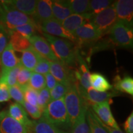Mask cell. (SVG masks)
Listing matches in <instances>:
<instances>
[{
  "label": "cell",
  "mask_w": 133,
  "mask_h": 133,
  "mask_svg": "<svg viewBox=\"0 0 133 133\" xmlns=\"http://www.w3.org/2000/svg\"><path fill=\"white\" fill-rule=\"evenodd\" d=\"M42 34L48 41L53 52L59 61L69 66L76 64L78 49L74 43L69 39L56 37L45 33Z\"/></svg>",
  "instance_id": "obj_1"
},
{
  "label": "cell",
  "mask_w": 133,
  "mask_h": 133,
  "mask_svg": "<svg viewBox=\"0 0 133 133\" xmlns=\"http://www.w3.org/2000/svg\"><path fill=\"white\" fill-rule=\"evenodd\" d=\"M42 116L57 128L62 130L71 128L64 98L50 101L43 111Z\"/></svg>",
  "instance_id": "obj_2"
},
{
  "label": "cell",
  "mask_w": 133,
  "mask_h": 133,
  "mask_svg": "<svg viewBox=\"0 0 133 133\" xmlns=\"http://www.w3.org/2000/svg\"><path fill=\"white\" fill-rule=\"evenodd\" d=\"M64 100L71 126L72 127L79 118L81 114L88 109V104L79 92L78 83L69 88Z\"/></svg>",
  "instance_id": "obj_3"
},
{
  "label": "cell",
  "mask_w": 133,
  "mask_h": 133,
  "mask_svg": "<svg viewBox=\"0 0 133 133\" xmlns=\"http://www.w3.org/2000/svg\"><path fill=\"white\" fill-rule=\"evenodd\" d=\"M1 1L4 11L0 19V28L6 31L8 34L9 31L13 30L17 26L27 24L33 20L31 16L19 12L4 4L2 1Z\"/></svg>",
  "instance_id": "obj_4"
},
{
  "label": "cell",
  "mask_w": 133,
  "mask_h": 133,
  "mask_svg": "<svg viewBox=\"0 0 133 133\" xmlns=\"http://www.w3.org/2000/svg\"><path fill=\"white\" fill-rule=\"evenodd\" d=\"M108 33L111 41L116 46L124 48L132 47V27L119 21H116Z\"/></svg>",
  "instance_id": "obj_5"
},
{
  "label": "cell",
  "mask_w": 133,
  "mask_h": 133,
  "mask_svg": "<svg viewBox=\"0 0 133 133\" xmlns=\"http://www.w3.org/2000/svg\"><path fill=\"white\" fill-rule=\"evenodd\" d=\"M49 72L58 83L67 87H70L71 85L78 83L75 71H73L69 66L59 60L51 62Z\"/></svg>",
  "instance_id": "obj_6"
},
{
  "label": "cell",
  "mask_w": 133,
  "mask_h": 133,
  "mask_svg": "<svg viewBox=\"0 0 133 133\" xmlns=\"http://www.w3.org/2000/svg\"><path fill=\"white\" fill-rule=\"evenodd\" d=\"M116 21L117 17L113 3L107 9L94 15L91 22L97 28L103 36L109 32L110 30L114 26Z\"/></svg>",
  "instance_id": "obj_7"
},
{
  "label": "cell",
  "mask_w": 133,
  "mask_h": 133,
  "mask_svg": "<svg viewBox=\"0 0 133 133\" xmlns=\"http://www.w3.org/2000/svg\"><path fill=\"white\" fill-rule=\"evenodd\" d=\"M76 43L79 44H88L97 41L102 35L91 22H88L78 28L73 33Z\"/></svg>",
  "instance_id": "obj_8"
},
{
  "label": "cell",
  "mask_w": 133,
  "mask_h": 133,
  "mask_svg": "<svg viewBox=\"0 0 133 133\" xmlns=\"http://www.w3.org/2000/svg\"><path fill=\"white\" fill-rule=\"evenodd\" d=\"M39 28L42 33H47L54 36H59L62 38L69 39L73 43H76V38L73 34H71L63 27L61 23L52 19L43 22L39 24Z\"/></svg>",
  "instance_id": "obj_9"
},
{
  "label": "cell",
  "mask_w": 133,
  "mask_h": 133,
  "mask_svg": "<svg viewBox=\"0 0 133 133\" xmlns=\"http://www.w3.org/2000/svg\"><path fill=\"white\" fill-rule=\"evenodd\" d=\"M78 89L81 96L86 104L91 105L110 101L112 97L119 96L120 94V93L116 91L99 92V91L93 89L92 88L86 91L79 87L78 83Z\"/></svg>",
  "instance_id": "obj_10"
},
{
  "label": "cell",
  "mask_w": 133,
  "mask_h": 133,
  "mask_svg": "<svg viewBox=\"0 0 133 133\" xmlns=\"http://www.w3.org/2000/svg\"><path fill=\"white\" fill-rule=\"evenodd\" d=\"M117 21L132 27L133 1L132 0H118L114 1Z\"/></svg>",
  "instance_id": "obj_11"
},
{
  "label": "cell",
  "mask_w": 133,
  "mask_h": 133,
  "mask_svg": "<svg viewBox=\"0 0 133 133\" xmlns=\"http://www.w3.org/2000/svg\"><path fill=\"white\" fill-rule=\"evenodd\" d=\"M91 105L92 111L103 123L112 128L119 129L118 124L111 112L109 101L94 104Z\"/></svg>",
  "instance_id": "obj_12"
},
{
  "label": "cell",
  "mask_w": 133,
  "mask_h": 133,
  "mask_svg": "<svg viewBox=\"0 0 133 133\" xmlns=\"http://www.w3.org/2000/svg\"><path fill=\"white\" fill-rule=\"evenodd\" d=\"M29 39L32 48L41 57L45 58L50 62L58 61L45 38L35 35L30 38Z\"/></svg>",
  "instance_id": "obj_13"
},
{
  "label": "cell",
  "mask_w": 133,
  "mask_h": 133,
  "mask_svg": "<svg viewBox=\"0 0 133 133\" xmlns=\"http://www.w3.org/2000/svg\"><path fill=\"white\" fill-rule=\"evenodd\" d=\"M0 133H29V129L3 110L0 113Z\"/></svg>",
  "instance_id": "obj_14"
},
{
  "label": "cell",
  "mask_w": 133,
  "mask_h": 133,
  "mask_svg": "<svg viewBox=\"0 0 133 133\" xmlns=\"http://www.w3.org/2000/svg\"><path fill=\"white\" fill-rule=\"evenodd\" d=\"M94 15L90 13L83 14H73L68 17L61 23L63 27L71 34L74 33L78 28L88 22H91Z\"/></svg>",
  "instance_id": "obj_15"
},
{
  "label": "cell",
  "mask_w": 133,
  "mask_h": 133,
  "mask_svg": "<svg viewBox=\"0 0 133 133\" xmlns=\"http://www.w3.org/2000/svg\"><path fill=\"white\" fill-rule=\"evenodd\" d=\"M2 2L9 7L29 16H33L35 14L36 0H7Z\"/></svg>",
  "instance_id": "obj_16"
},
{
  "label": "cell",
  "mask_w": 133,
  "mask_h": 133,
  "mask_svg": "<svg viewBox=\"0 0 133 133\" xmlns=\"http://www.w3.org/2000/svg\"><path fill=\"white\" fill-rule=\"evenodd\" d=\"M33 19L38 24H39L44 21L54 19L51 9V1H37L35 14L33 16Z\"/></svg>",
  "instance_id": "obj_17"
},
{
  "label": "cell",
  "mask_w": 133,
  "mask_h": 133,
  "mask_svg": "<svg viewBox=\"0 0 133 133\" xmlns=\"http://www.w3.org/2000/svg\"><path fill=\"white\" fill-rule=\"evenodd\" d=\"M20 64V60L15 54L14 50L9 43L0 56L1 71H6L12 69Z\"/></svg>",
  "instance_id": "obj_18"
},
{
  "label": "cell",
  "mask_w": 133,
  "mask_h": 133,
  "mask_svg": "<svg viewBox=\"0 0 133 133\" xmlns=\"http://www.w3.org/2000/svg\"><path fill=\"white\" fill-rule=\"evenodd\" d=\"M8 114L15 120L22 124L28 129L32 125V121H31L27 116L25 110L22 105L17 102L12 103L9 105Z\"/></svg>",
  "instance_id": "obj_19"
},
{
  "label": "cell",
  "mask_w": 133,
  "mask_h": 133,
  "mask_svg": "<svg viewBox=\"0 0 133 133\" xmlns=\"http://www.w3.org/2000/svg\"><path fill=\"white\" fill-rule=\"evenodd\" d=\"M51 9L54 19L60 23L73 14L69 1H51Z\"/></svg>",
  "instance_id": "obj_20"
},
{
  "label": "cell",
  "mask_w": 133,
  "mask_h": 133,
  "mask_svg": "<svg viewBox=\"0 0 133 133\" xmlns=\"http://www.w3.org/2000/svg\"><path fill=\"white\" fill-rule=\"evenodd\" d=\"M41 57L40 55L31 46L22 52L20 63L25 69L33 71Z\"/></svg>",
  "instance_id": "obj_21"
},
{
  "label": "cell",
  "mask_w": 133,
  "mask_h": 133,
  "mask_svg": "<svg viewBox=\"0 0 133 133\" xmlns=\"http://www.w3.org/2000/svg\"><path fill=\"white\" fill-rule=\"evenodd\" d=\"M9 36L10 39L9 43L11 44L14 51L23 52L25 50L29 49L31 46L29 39L16 31H9Z\"/></svg>",
  "instance_id": "obj_22"
},
{
  "label": "cell",
  "mask_w": 133,
  "mask_h": 133,
  "mask_svg": "<svg viewBox=\"0 0 133 133\" xmlns=\"http://www.w3.org/2000/svg\"><path fill=\"white\" fill-rule=\"evenodd\" d=\"M89 81L91 87L99 92H106L112 88V84L107 78L99 73H92L90 74Z\"/></svg>",
  "instance_id": "obj_23"
},
{
  "label": "cell",
  "mask_w": 133,
  "mask_h": 133,
  "mask_svg": "<svg viewBox=\"0 0 133 133\" xmlns=\"http://www.w3.org/2000/svg\"><path fill=\"white\" fill-rule=\"evenodd\" d=\"M114 88L116 91L127 93L129 95H133V79L131 76H124L121 78L117 75L115 77Z\"/></svg>",
  "instance_id": "obj_24"
},
{
  "label": "cell",
  "mask_w": 133,
  "mask_h": 133,
  "mask_svg": "<svg viewBox=\"0 0 133 133\" xmlns=\"http://www.w3.org/2000/svg\"><path fill=\"white\" fill-rule=\"evenodd\" d=\"M22 67V66L20 63L12 69L0 71V83H5L8 87L16 85L17 84V76Z\"/></svg>",
  "instance_id": "obj_25"
},
{
  "label": "cell",
  "mask_w": 133,
  "mask_h": 133,
  "mask_svg": "<svg viewBox=\"0 0 133 133\" xmlns=\"http://www.w3.org/2000/svg\"><path fill=\"white\" fill-rule=\"evenodd\" d=\"M31 129L33 133H56V127L43 116L37 121H32Z\"/></svg>",
  "instance_id": "obj_26"
},
{
  "label": "cell",
  "mask_w": 133,
  "mask_h": 133,
  "mask_svg": "<svg viewBox=\"0 0 133 133\" xmlns=\"http://www.w3.org/2000/svg\"><path fill=\"white\" fill-rule=\"evenodd\" d=\"M86 120L91 133H108L101 124L100 119L90 108L88 109L86 112Z\"/></svg>",
  "instance_id": "obj_27"
},
{
  "label": "cell",
  "mask_w": 133,
  "mask_h": 133,
  "mask_svg": "<svg viewBox=\"0 0 133 133\" xmlns=\"http://www.w3.org/2000/svg\"><path fill=\"white\" fill-rule=\"evenodd\" d=\"M12 31H16V32L20 33L21 35L28 38V39H29L33 35H35L36 32L37 31L41 33L39 24H38L34 20L27 24L17 26Z\"/></svg>",
  "instance_id": "obj_28"
},
{
  "label": "cell",
  "mask_w": 133,
  "mask_h": 133,
  "mask_svg": "<svg viewBox=\"0 0 133 133\" xmlns=\"http://www.w3.org/2000/svg\"><path fill=\"white\" fill-rule=\"evenodd\" d=\"M69 4L73 14H83L89 12L88 0H70L69 1Z\"/></svg>",
  "instance_id": "obj_29"
},
{
  "label": "cell",
  "mask_w": 133,
  "mask_h": 133,
  "mask_svg": "<svg viewBox=\"0 0 133 133\" xmlns=\"http://www.w3.org/2000/svg\"><path fill=\"white\" fill-rule=\"evenodd\" d=\"M114 2L109 0H92L89 1V12L92 15H96L101 12L103 10L110 6Z\"/></svg>",
  "instance_id": "obj_30"
},
{
  "label": "cell",
  "mask_w": 133,
  "mask_h": 133,
  "mask_svg": "<svg viewBox=\"0 0 133 133\" xmlns=\"http://www.w3.org/2000/svg\"><path fill=\"white\" fill-rule=\"evenodd\" d=\"M87 110L81 114L79 118L71 127V133H91L89 125L86 121Z\"/></svg>",
  "instance_id": "obj_31"
},
{
  "label": "cell",
  "mask_w": 133,
  "mask_h": 133,
  "mask_svg": "<svg viewBox=\"0 0 133 133\" xmlns=\"http://www.w3.org/2000/svg\"><path fill=\"white\" fill-rule=\"evenodd\" d=\"M29 86L36 91L44 89L46 86L45 78L43 75L33 72L29 82Z\"/></svg>",
  "instance_id": "obj_32"
},
{
  "label": "cell",
  "mask_w": 133,
  "mask_h": 133,
  "mask_svg": "<svg viewBox=\"0 0 133 133\" xmlns=\"http://www.w3.org/2000/svg\"><path fill=\"white\" fill-rule=\"evenodd\" d=\"M24 92V101L29 104L34 106H37V99L38 91L26 85L24 87H21Z\"/></svg>",
  "instance_id": "obj_33"
},
{
  "label": "cell",
  "mask_w": 133,
  "mask_h": 133,
  "mask_svg": "<svg viewBox=\"0 0 133 133\" xmlns=\"http://www.w3.org/2000/svg\"><path fill=\"white\" fill-rule=\"evenodd\" d=\"M50 101H51L50 92L49 90H48L47 88H44V89H41L38 92L37 104L38 108L40 109L41 112H43Z\"/></svg>",
  "instance_id": "obj_34"
},
{
  "label": "cell",
  "mask_w": 133,
  "mask_h": 133,
  "mask_svg": "<svg viewBox=\"0 0 133 133\" xmlns=\"http://www.w3.org/2000/svg\"><path fill=\"white\" fill-rule=\"evenodd\" d=\"M69 88L70 87H67L64 84L57 83L55 87L49 91L51 101H55V100L64 98L69 90Z\"/></svg>",
  "instance_id": "obj_35"
},
{
  "label": "cell",
  "mask_w": 133,
  "mask_h": 133,
  "mask_svg": "<svg viewBox=\"0 0 133 133\" xmlns=\"http://www.w3.org/2000/svg\"><path fill=\"white\" fill-rule=\"evenodd\" d=\"M33 71L25 69L22 66L17 76V84L21 87L29 85V82Z\"/></svg>",
  "instance_id": "obj_36"
},
{
  "label": "cell",
  "mask_w": 133,
  "mask_h": 133,
  "mask_svg": "<svg viewBox=\"0 0 133 133\" xmlns=\"http://www.w3.org/2000/svg\"><path fill=\"white\" fill-rule=\"evenodd\" d=\"M9 92L11 98H12L17 103L22 105L25 102L24 95L22 89L18 84L9 87Z\"/></svg>",
  "instance_id": "obj_37"
},
{
  "label": "cell",
  "mask_w": 133,
  "mask_h": 133,
  "mask_svg": "<svg viewBox=\"0 0 133 133\" xmlns=\"http://www.w3.org/2000/svg\"><path fill=\"white\" fill-rule=\"evenodd\" d=\"M50 65H51L50 61L45 58L41 57L33 71L35 73L43 75H46L49 73Z\"/></svg>",
  "instance_id": "obj_38"
},
{
  "label": "cell",
  "mask_w": 133,
  "mask_h": 133,
  "mask_svg": "<svg viewBox=\"0 0 133 133\" xmlns=\"http://www.w3.org/2000/svg\"><path fill=\"white\" fill-rule=\"evenodd\" d=\"M23 107L27 112L31 118L35 119H39L42 116V114L40 109L37 106H34L29 104L26 102H25L22 104Z\"/></svg>",
  "instance_id": "obj_39"
},
{
  "label": "cell",
  "mask_w": 133,
  "mask_h": 133,
  "mask_svg": "<svg viewBox=\"0 0 133 133\" xmlns=\"http://www.w3.org/2000/svg\"><path fill=\"white\" fill-rule=\"evenodd\" d=\"M11 99L9 87L4 83H0V102H7Z\"/></svg>",
  "instance_id": "obj_40"
},
{
  "label": "cell",
  "mask_w": 133,
  "mask_h": 133,
  "mask_svg": "<svg viewBox=\"0 0 133 133\" xmlns=\"http://www.w3.org/2000/svg\"><path fill=\"white\" fill-rule=\"evenodd\" d=\"M9 38V34L3 29L0 28V56L8 45Z\"/></svg>",
  "instance_id": "obj_41"
},
{
  "label": "cell",
  "mask_w": 133,
  "mask_h": 133,
  "mask_svg": "<svg viewBox=\"0 0 133 133\" xmlns=\"http://www.w3.org/2000/svg\"><path fill=\"white\" fill-rule=\"evenodd\" d=\"M45 78V82L46 88L48 90H51L55 87V86L57 84V81L54 78V77L50 73L46 74L44 75Z\"/></svg>",
  "instance_id": "obj_42"
},
{
  "label": "cell",
  "mask_w": 133,
  "mask_h": 133,
  "mask_svg": "<svg viewBox=\"0 0 133 133\" xmlns=\"http://www.w3.org/2000/svg\"><path fill=\"white\" fill-rule=\"evenodd\" d=\"M124 128L126 133H133V112L131 113L124 122Z\"/></svg>",
  "instance_id": "obj_43"
},
{
  "label": "cell",
  "mask_w": 133,
  "mask_h": 133,
  "mask_svg": "<svg viewBox=\"0 0 133 133\" xmlns=\"http://www.w3.org/2000/svg\"><path fill=\"white\" fill-rule=\"evenodd\" d=\"M100 121H101V123L102 124V126L104 128V129L107 131V132L108 133H124L123 131H121L120 129L112 128H110L109 127V126L104 124L101 120H100Z\"/></svg>",
  "instance_id": "obj_44"
},
{
  "label": "cell",
  "mask_w": 133,
  "mask_h": 133,
  "mask_svg": "<svg viewBox=\"0 0 133 133\" xmlns=\"http://www.w3.org/2000/svg\"><path fill=\"white\" fill-rule=\"evenodd\" d=\"M3 11H4V9H3V6L1 3V1H0V19H1V16H2Z\"/></svg>",
  "instance_id": "obj_45"
},
{
  "label": "cell",
  "mask_w": 133,
  "mask_h": 133,
  "mask_svg": "<svg viewBox=\"0 0 133 133\" xmlns=\"http://www.w3.org/2000/svg\"><path fill=\"white\" fill-rule=\"evenodd\" d=\"M56 133H69V132H66V131H65L64 130H62V129H59L56 127Z\"/></svg>",
  "instance_id": "obj_46"
}]
</instances>
